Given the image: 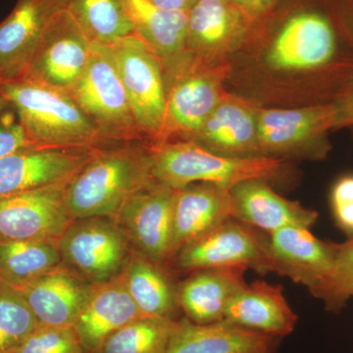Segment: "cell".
I'll use <instances>...</instances> for the list:
<instances>
[{
  "label": "cell",
  "instance_id": "obj_1",
  "mask_svg": "<svg viewBox=\"0 0 353 353\" xmlns=\"http://www.w3.org/2000/svg\"><path fill=\"white\" fill-rule=\"evenodd\" d=\"M155 182L148 143L102 148L67 183L70 215L115 220L131 197Z\"/></svg>",
  "mask_w": 353,
  "mask_h": 353
},
{
  "label": "cell",
  "instance_id": "obj_2",
  "mask_svg": "<svg viewBox=\"0 0 353 353\" xmlns=\"http://www.w3.org/2000/svg\"><path fill=\"white\" fill-rule=\"evenodd\" d=\"M30 143L38 148H105L94 123L68 90L27 79L0 82Z\"/></svg>",
  "mask_w": 353,
  "mask_h": 353
},
{
  "label": "cell",
  "instance_id": "obj_3",
  "mask_svg": "<svg viewBox=\"0 0 353 353\" xmlns=\"http://www.w3.org/2000/svg\"><path fill=\"white\" fill-rule=\"evenodd\" d=\"M148 145L155 180L175 190L190 183H209L230 190L253 179L268 182L284 167V160L279 158L226 157L190 141Z\"/></svg>",
  "mask_w": 353,
  "mask_h": 353
},
{
  "label": "cell",
  "instance_id": "obj_4",
  "mask_svg": "<svg viewBox=\"0 0 353 353\" xmlns=\"http://www.w3.org/2000/svg\"><path fill=\"white\" fill-rule=\"evenodd\" d=\"M68 92L94 123L104 146L146 143L110 46L92 43L87 67Z\"/></svg>",
  "mask_w": 353,
  "mask_h": 353
},
{
  "label": "cell",
  "instance_id": "obj_5",
  "mask_svg": "<svg viewBox=\"0 0 353 353\" xmlns=\"http://www.w3.org/2000/svg\"><path fill=\"white\" fill-rule=\"evenodd\" d=\"M166 105L157 141H190L227 94L219 67L199 61L187 52L163 65Z\"/></svg>",
  "mask_w": 353,
  "mask_h": 353
},
{
  "label": "cell",
  "instance_id": "obj_6",
  "mask_svg": "<svg viewBox=\"0 0 353 353\" xmlns=\"http://www.w3.org/2000/svg\"><path fill=\"white\" fill-rule=\"evenodd\" d=\"M268 234L274 273L303 285L330 312L347 303L336 281V245L311 233L308 228L288 227Z\"/></svg>",
  "mask_w": 353,
  "mask_h": 353
},
{
  "label": "cell",
  "instance_id": "obj_7",
  "mask_svg": "<svg viewBox=\"0 0 353 353\" xmlns=\"http://www.w3.org/2000/svg\"><path fill=\"white\" fill-rule=\"evenodd\" d=\"M131 241L110 218L73 220L58 241L62 262L92 285L118 277L131 259Z\"/></svg>",
  "mask_w": 353,
  "mask_h": 353
},
{
  "label": "cell",
  "instance_id": "obj_8",
  "mask_svg": "<svg viewBox=\"0 0 353 353\" xmlns=\"http://www.w3.org/2000/svg\"><path fill=\"white\" fill-rule=\"evenodd\" d=\"M332 102L301 108L260 109L257 139L262 157L323 159L330 146L327 134L334 130Z\"/></svg>",
  "mask_w": 353,
  "mask_h": 353
},
{
  "label": "cell",
  "instance_id": "obj_9",
  "mask_svg": "<svg viewBox=\"0 0 353 353\" xmlns=\"http://www.w3.org/2000/svg\"><path fill=\"white\" fill-rule=\"evenodd\" d=\"M241 266L260 275L274 273L268 234L229 218L179 250L169 267L190 274L202 269Z\"/></svg>",
  "mask_w": 353,
  "mask_h": 353
},
{
  "label": "cell",
  "instance_id": "obj_10",
  "mask_svg": "<svg viewBox=\"0 0 353 353\" xmlns=\"http://www.w3.org/2000/svg\"><path fill=\"white\" fill-rule=\"evenodd\" d=\"M134 119L148 145L163 126L166 85L161 60L137 34L110 44Z\"/></svg>",
  "mask_w": 353,
  "mask_h": 353
},
{
  "label": "cell",
  "instance_id": "obj_11",
  "mask_svg": "<svg viewBox=\"0 0 353 353\" xmlns=\"http://www.w3.org/2000/svg\"><path fill=\"white\" fill-rule=\"evenodd\" d=\"M92 44L63 7L46 28L24 76L20 79L70 90L87 67Z\"/></svg>",
  "mask_w": 353,
  "mask_h": 353
},
{
  "label": "cell",
  "instance_id": "obj_12",
  "mask_svg": "<svg viewBox=\"0 0 353 353\" xmlns=\"http://www.w3.org/2000/svg\"><path fill=\"white\" fill-rule=\"evenodd\" d=\"M67 183L0 199V241H59L73 222L66 203Z\"/></svg>",
  "mask_w": 353,
  "mask_h": 353
},
{
  "label": "cell",
  "instance_id": "obj_13",
  "mask_svg": "<svg viewBox=\"0 0 353 353\" xmlns=\"http://www.w3.org/2000/svg\"><path fill=\"white\" fill-rule=\"evenodd\" d=\"M175 192L155 182L131 197L115 219L134 250L166 267L172 260Z\"/></svg>",
  "mask_w": 353,
  "mask_h": 353
},
{
  "label": "cell",
  "instance_id": "obj_14",
  "mask_svg": "<svg viewBox=\"0 0 353 353\" xmlns=\"http://www.w3.org/2000/svg\"><path fill=\"white\" fill-rule=\"evenodd\" d=\"M102 148H23L0 158V199L68 183Z\"/></svg>",
  "mask_w": 353,
  "mask_h": 353
},
{
  "label": "cell",
  "instance_id": "obj_15",
  "mask_svg": "<svg viewBox=\"0 0 353 353\" xmlns=\"http://www.w3.org/2000/svg\"><path fill=\"white\" fill-rule=\"evenodd\" d=\"M65 0H17L0 23V82L24 76L46 28Z\"/></svg>",
  "mask_w": 353,
  "mask_h": 353
},
{
  "label": "cell",
  "instance_id": "obj_16",
  "mask_svg": "<svg viewBox=\"0 0 353 353\" xmlns=\"http://www.w3.org/2000/svg\"><path fill=\"white\" fill-rule=\"evenodd\" d=\"M94 285L63 262L25 287L15 290L41 326H74Z\"/></svg>",
  "mask_w": 353,
  "mask_h": 353
},
{
  "label": "cell",
  "instance_id": "obj_17",
  "mask_svg": "<svg viewBox=\"0 0 353 353\" xmlns=\"http://www.w3.org/2000/svg\"><path fill=\"white\" fill-rule=\"evenodd\" d=\"M259 110L252 102L226 94L190 141L226 157H262L257 139Z\"/></svg>",
  "mask_w": 353,
  "mask_h": 353
},
{
  "label": "cell",
  "instance_id": "obj_18",
  "mask_svg": "<svg viewBox=\"0 0 353 353\" xmlns=\"http://www.w3.org/2000/svg\"><path fill=\"white\" fill-rule=\"evenodd\" d=\"M232 218L266 234L288 227L310 229L318 213L277 194L267 181H245L230 190Z\"/></svg>",
  "mask_w": 353,
  "mask_h": 353
},
{
  "label": "cell",
  "instance_id": "obj_19",
  "mask_svg": "<svg viewBox=\"0 0 353 353\" xmlns=\"http://www.w3.org/2000/svg\"><path fill=\"white\" fill-rule=\"evenodd\" d=\"M145 316L134 303L123 273L94 285L85 308L74 324L87 353H99L104 343L127 324Z\"/></svg>",
  "mask_w": 353,
  "mask_h": 353
},
{
  "label": "cell",
  "instance_id": "obj_20",
  "mask_svg": "<svg viewBox=\"0 0 353 353\" xmlns=\"http://www.w3.org/2000/svg\"><path fill=\"white\" fill-rule=\"evenodd\" d=\"M246 18L229 0H199L188 11L185 52L212 64L243 36Z\"/></svg>",
  "mask_w": 353,
  "mask_h": 353
},
{
  "label": "cell",
  "instance_id": "obj_21",
  "mask_svg": "<svg viewBox=\"0 0 353 353\" xmlns=\"http://www.w3.org/2000/svg\"><path fill=\"white\" fill-rule=\"evenodd\" d=\"M229 218H232L229 190L209 183H190L176 189L172 260L183 246L212 231Z\"/></svg>",
  "mask_w": 353,
  "mask_h": 353
},
{
  "label": "cell",
  "instance_id": "obj_22",
  "mask_svg": "<svg viewBox=\"0 0 353 353\" xmlns=\"http://www.w3.org/2000/svg\"><path fill=\"white\" fill-rule=\"evenodd\" d=\"M246 271L245 267L230 266L188 274L178 284V303L183 317L196 324L224 320L228 305L248 284Z\"/></svg>",
  "mask_w": 353,
  "mask_h": 353
},
{
  "label": "cell",
  "instance_id": "obj_23",
  "mask_svg": "<svg viewBox=\"0 0 353 353\" xmlns=\"http://www.w3.org/2000/svg\"><path fill=\"white\" fill-rule=\"evenodd\" d=\"M224 320L243 328L281 339L296 329L299 317L280 285L265 281L246 284L234 296Z\"/></svg>",
  "mask_w": 353,
  "mask_h": 353
},
{
  "label": "cell",
  "instance_id": "obj_24",
  "mask_svg": "<svg viewBox=\"0 0 353 353\" xmlns=\"http://www.w3.org/2000/svg\"><path fill=\"white\" fill-rule=\"evenodd\" d=\"M278 340L226 320L196 324L182 317L165 353H256L275 350Z\"/></svg>",
  "mask_w": 353,
  "mask_h": 353
},
{
  "label": "cell",
  "instance_id": "obj_25",
  "mask_svg": "<svg viewBox=\"0 0 353 353\" xmlns=\"http://www.w3.org/2000/svg\"><path fill=\"white\" fill-rule=\"evenodd\" d=\"M125 284L132 301L145 316L180 320L178 284L168 267L155 263L134 250L123 272Z\"/></svg>",
  "mask_w": 353,
  "mask_h": 353
},
{
  "label": "cell",
  "instance_id": "obj_26",
  "mask_svg": "<svg viewBox=\"0 0 353 353\" xmlns=\"http://www.w3.org/2000/svg\"><path fill=\"white\" fill-rule=\"evenodd\" d=\"M134 34L169 63L185 52L188 11L166 10L150 0H127Z\"/></svg>",
  "mask_w": 353,
  "mask_h": 353
},
{
  "label": "cell",
  "instance_id": "obj_27",
  "mask_svg": "<svg viewBox=\"0 0 353 353\" xmlns=\"http://www.w3.org/2000/svg\"><path fill=\"white\" fill-rule=\"evenodd\" d=\"M61 263L58 241H0V282L14 290Z\"/></svg>",
  "mask_w": 353,
  "mask_h": 353
},
{
  "label": "cell",
  "instance_id": "obj_28",
  "mask_svg": "<svg viewBox=\"0 0 353 353\" xmlns=\"http://www.w3.org/2000/svg\"><path fill=\"white\" fill-rule=\"evenodd\" d=\"M65 7L92 43L110 46L134 34L127 0H65Z\"/></svg>",
  "mask_w": 353,
  "mask_h": 353
},
{
  "label": "cell",
  "instance_id": "obj_29",
  "mask_svg": "<svg viewBox=\"0 0 353 353\" xmlns=\"http://www.w3.org/2000/svg\"><path fill=\"white\" fill-rule=\"evenodd\" d=\"M176 323L169 318L141 316L108 338L99 353H165Z\"/></svg>",
  "mask_w": 353,
  "mask_h": 353
},
{
  "label": "cell",
  "instance_id": "obj_30",
  "mask_svg": "<svg viewBox=\"0 0 353 353\" xmlns=\"http://www.w3.org/2000/svg\"><path fill=\"white\" fill-rule=\"evenodd\" d=\"M39 325L19 292L0 282V353H14Z\"/></svg>",
  "mask_w": 353,
  "mask_h": 353
},
{
  "label": "cell",
  "instance_id": "obj_31",
  "mask_svg": "<svg viewBox=\"0 0 353 353\" xmlns=\"http://www.w3.org/2000/svg\"><path fill=\"white\" fill-rule=\"evenodd\" d=\"M14 353H87L73 326H41Z\"/></svg>",
  "mask_w": 353,
  "mask_h": 353
},
{
  "label": "cell",
  "instance_id": "obj_32",
  "mask_svg": "<svg viewBox=\"0 0 353 353\" xmlns=\"http://www.w3.org/2000/svg\"><path fill=\"white\" fill-rule=\"evenodd\" d=\"M31 146L34 145L26 136L17 112L0 94V158Z\"/></svg>",
  "mask_w": 353,
  "mask_h": 353
},
{
  "label": "cell",
  "instance_id": "obj_33",
  "mask_svg": "<svg viewBox=\"0 0 353 353\" xmlns=\"http://www.w3.org/2000/svg\"><path fill=\"white\" fill-rule=\"evenodd\" d=\"M334 221L341 231L353 238V174L339 179L331 192Z\"/></svg>",
  "mask_w": 353,
  "mask_h": 353
},
{
  "label": "cell",
  "instance_id": "obj_34",
  "mask_svg": "<svg viewBox=\"0 0 353 353\" xmlns=\"http://www.w3.org/2000/svg\"><path fill=\"white\" fill-rule=\"evenodd\" d=\"M336 281L343 296L353 297V238L336 245Z\"/></svg>",
  "mask_w": 353,
  "mask_h": 353
},
{
  "label": "cell",
  "instance_id": "obj_35",
  "mask_svg": "<svg viewBox=\"0 0 353 353\" xmlns=\"http://www.w3.org/2000/svg\"><path fill=\"white\" fill-rule=\"evenodd\" d=\"M332 103L334 109V130L353 127V81Z\"/></svg>",
  "mask_w": 353,
  "mask_h": 353
},
{
  "label": "cell",
  "instance_id": "obj_36",
  "mask_svg": "<svg viewBox=\"0 0 353 353\" xmlns=\"http://www.w3.org/2000/svg\"><path fill=\"white\" fill-rule=\"evenodd\" d=\"M336 14L341 31L353 44V0H338Z\"/></svg>",
  "mask_w": 353,
  "mask_h": 353
},
{
  "label": "cell",
  "instance_id": "obj_37",
  "mask_svg": "<svg viewBox=\"0 0 353 353\" xmlns=\"http://www.w3.org/2000/svg\"><path fill=\"white\" fill-rule=\"evenodd\" d=\"M155 6L166 10L189 11L190 0H150Z\"/></svg>",
  "mask_w": 353,
  "mask_h": 353
},
{
  "label": "cell",
  "instance_id": "obj_38",
  "mask_svg": "<svg viewBox=\"0 0 353 353\" xmlns=\"http://www.w3.org/2000/svg\"><path fill=\"white\" fill-rule=\"evenodd\" d=\"M275 0H252V17H256L270 8Z\"/></svg>",
  "mask_w": 353,
  "mask_h": 353
},
{
  "label": "cell",
  "instance_id": "obj_39",
  "mask_svg": "<svg viewBox=\"0 0 353 353\" xmlns=\"http://www.w3.org/2000/svg\"><path fill=\"white\" fill-rule=\"evenodd\" d=\"M234 6L240 9L241 12L245 14L248 17L252 18V0H229Z\"/></svg>",
  "mask_w": 353,
  "mask_h": 353
},
{
  "label": "cell",
  "instance_id": "obj_40",
  "mask_svg": "<svg viewBox=\"0 0 353 353\" xmlns=\"http://www.w3.org/2000/svg\"><path fill=\"white\" fill-rule=\"evenodd\" d=\"M256 353H276L275 350H262V352H256Z\"/></svg>",
  "mask_w": 353,
  "mask_h": 353
},
{
  "label": "cell",
  "instance_id": "obj_41",
  "mask_svg": "<svg viewBox=\"0 0 353 353\" xmlns=\"http://www.w3.org/2000/svg\"><path fill=\"white\" fill-rule=\"evenodd\" d=\"M190 6H192V4L196 3V2L199 1V0H190Z\"/></svg>",
  "mask_w": 353,
  "mask_h": 353
}]
</instances>
